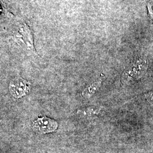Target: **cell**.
Returning a JSON list of instances; mask_svg holds the SVG:
<instances>
[{
	"label": "cell",
	"mask_w": 153,
	"mask_h": 153,
	"mask_svg": "<svg viewBox=\"0 0 153 153\" xmlns=\"http://www.w3.org/2000/svg\"><path fill=\"white\" fill-rule=\"evenodd\" d=\"M146 68V67L144 62L133 66L125 74V79L127 81H130L142 76L145 71Z\"/></svg>",
	"instance_id": "3957f363"
},
{
	"label": "cell",
	"mask_w": 153,
	"mask_h": 153,
	"mask_svg": "<svg viewBox=\"0 0 153 153\" xmlns=\"http://www.w3.org/2000/svg\"><path fill=\"white\" fill-rule=\"evenodd\" d=\"M30 85V83L22 78H16L10 84V93L16 98H21L29 92Z\"/></svg>",
	"instance_id": "7a4b0ae2"
},
{
	"label": "cell",
	"mask_w": 153,
	"mask_h": 153,
	"mask_svg": "<svg viewBox=\"0 0 153 153\" xmlns=\"http://www.w3.org/2000/svg\"><path fill=\"white\" fill-rule=\"evenodd\" d=\"M146 98L150 101H153V93H150L148 94V96H146Z\"/></svg>",
	"instance_id": "5b68a950"
},
{
	"label": "cell",
	"mask_w": 153,
	"mask_h": 153,
	"mask_svg": "<svg viewBox=\"0 0 153 153\" xmlns=\"http://www.w3.org/2000/svg\"><path fill=\"white\" fill-rule=\"evenodd\" d=\"M57 126V123L56 121L45 116L38 118L33 123V129L40 134L55 131Z\"/></svg>",
	"instance_id": "6da1fadb"
},
{
	"label": "cell",
	"mask_w": 153,
	"mask_h": 153,
	"mask_svg": "<svg viewBox=\"0 0 153 153\" xmlns=\"http://www.w3.org/2000/svg\"><path fill=\"white\" fill-rule=\"evenodd\" d=\"M102 82V79H100L98 81H95L91 83V85H90L89 86H88L83 91V97L87 98L91 97L98 90L99 88L101 86Z\"/></svg>",
	"instance_id": "277c9868"
}]
</instances>
